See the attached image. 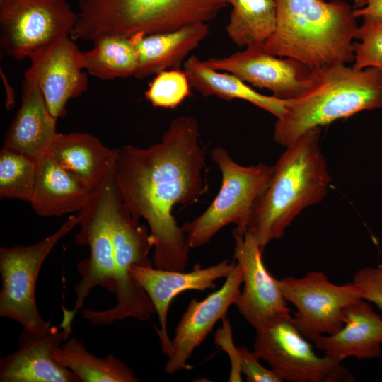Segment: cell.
Segmentation results:
<instances>
[{
  "label": "cell",
  "mask_w": 382,
  "mask_h": 382,
  "mask_svg": "<svg viewBox=\"0 0 382 382\" xmlns=\"http://www.w3.org/2000/svg\"><path fill=\"white\" fill-rule=\"evenodd\" d=\"M199 137L197 120L180 116L170 122L159 142L146 149L126 145L118 149L116 187L132 216L146 221L157 269L185 271L187 265L190 247L173 211L197 202L208 190Z\"/></svg>",
  "instance_id": "1"
},
{
  "label": "cell",
  "mask_w": 382,
  "mask_h": 382,
  "mask_svg": "<svg viewBox=\"0 0 382 382\" xmlns=\"http://www.w3.org/2000/svg\"><path fill=\"white\" fill-rule=\"evenodd\" d=\"M320 133V127L306 131L286 147L274 165L247 228L262 250L281 238L303 209L320 202L328 192L331 177L319 145Z\"/></svg>",
  "instance_id": "2"
},
{
  "label": "cell",
  "mask_w": 382,
  "mask_h": 382,
  "mask_svg": "<svg viewBox=\"0 0 382 382\" xmlns=\"http://www.w3.org/2000/svg\"><path fill=\"white\" fill-rule=\"evenodd\" d=\"M275 30L265 50L313 69L354 62L359 26L352 6L344 0H274Z\"/></svg>",
  "instance_id": "3"
},
{
  "label": "cell",
  "mask_w": 382,
  "mask_h": 382,
  "mask_svg": "<svg viewBox=\"0 0 382 382\" xmlns=\"http://www.w3.org/2000/svg\"><path fill=\"white\" fill-rule=\"evenodd\" d=\"M381 108L382 71L346 64L316 69L312 83L277 118L274 140L286 147L312 128Z\"/></svg>",
  "instance_id": "4"
},
{
  "label": "cell",
  "mask_w": 382,
  "mask_h": 382,
  "mask_svg": "<svg viewBox=\"0 0 382 382\" xmlns=\"http://www.w3.org/2000/svg\"><path fill=\"white\" fill-rule=\"evenodd\" d=\"M73 40L173 31L215 18L227 0H77Z\"/></svg>",
  "instance_id": "5"
},
{
  "label": "cell",
  "mask_w": 382,
  "mask_h": 382,
  "mask_svg": "<svg viewBox=\"0 0 382 382\" xmlns=\"http://www.w3.org/2000/svg\"><path fill=\"white\" fill-rule=\"evenodd\" d=\"M221 173V185L214 199L199 216L183 225L190 248L208 243L223 227L233 224L241 233L247 228L253 207L266 189L274 166H243L221 146L211 152Z\"/></svg>",
  "instance_id": "6"
},
{
  "label": "cell",
  "mask_w": 382,
  "mask_h": 382,
  "mask_svg": "<svg viewBox=\"0 0 382 382\" xmlns=\"http://www.w3.org/2000/svg\"><path fill=\"white\" fill-rule=\"evenodd\" d=\"M79 215H71L52 234L29 245L0 248V316L20 323L25 331L42 335L52 328L42 318L35 301L40 268L58 242L79 225Z\"/></svg>",
  "instance_id": "7"
},
{
  "label": "cell",
  "mask_w": 382,
  "mask_h": 382,
  "mask_svg": "<svg viewBox=\"0 0 382 382\" xmlns=\"http://www.w3.org/2000/svg\"><path fill=\"white\" fill-rule=\"evenodd\" d=\"M111 232L117 303L109 309L96 311L95 320L100 325L129 317L147 320L156 313L154 306L142 286L132 277L129 269L135 265L154 266L148 257L154 245L149 226L140 224L132 216L119 194L112 212Z\"/></svg>",
  "instance_id": "8"
},
{
  "label": "cell",
  "mask_w": 382,
  "mask_h": 382,
  "mask_svg": "<svg viewBox=\"0 0 382 382\" xmlns=\"http://www.w3.org/2000/svg\"><path fill=\"white\" fill-rule=\"evenodd\" d=\"M254 352L282 381L291 382L354 381L348 370L323 355L320 357L295 325L292 317L279 316L255 329Z\"/></svg>",
  "instance_id": "9"
},
{
  "label": "cell",
  "mask_w": 382,
  "mask_h": 382,
  "mask_svg": "<svg viewBox=\"0 0 382 382\" xmlns=\"http://www.w3.org/2000/svg\"><path fill=\"white\" fill-rule=\"evenodd\" d=\"M114 168L93 191L86 204L79 212L80 228L75 235V242L77 245H87L90 256L76 266L81 279L74 285L76 299L71 311L75 315L93 288L102 286L113 293L115 290L111 219L118 192L114 180Z\"/></svg>",
  "instance_id": "10"
},
{
  "label": "cell",
  "mask_w": 382,
  "mask_h": 382,
  "mask_svg": "<svg viewBox=\"0 0 382 382\" xmlns=\"http://www.w3.org/2000/svg\"><path fill=\"white\" fill-rule=\"evenodd\" d=\"M277 282L285 300L296 308L292 318L295 325L312 342L340 330L346 310L363 299L352 282L335 284L319 271H310L299 278L286 277Z\"/></svg>",
  "instance_id": "11"
},
{
  "label": "cell",
  "mask_w": 382,
  "mask_h": 382,
  "mask_svg": "<svg viewBox=\"0 0 382 382\" xmlns=\"http://www.w3.org/2000/svg\"><path fill=\"white\" fill-rule=\"evenodd\" d=\"M78 18L66 0H0V47L17 60L64 35Z\"/></svg>",
  "instance_id": "12"
},
{
  "label": "cell",
  "mask_w": 382,
  "mask_h": 382,
  "mask_svg": "<svg viewBox=\"0 0 382 382\" xmlns=\"http://www.w3.org/2000/svg\"><path fill=\"white\" fill-rule=\"evenodd\" d=\"M74 40L71 35L60 37L37 48L28 57L30 65L24 79L37 84L56 119L66 115L70 99L81 96L88 88L82 52Z\"/></svg>",
  "instance_id": "13"
},
{
  "label": "cell",
  "mask_w": 382,
  "mask_h": 382,
  "mask_svg": "<svg viewBox=\"0 0 382 382\" xmlns=\"http://www.w3.org/2000/svg\"><path fill=\"white\" fill-rule=\"evenodd\" d=\"M279 57L269 53L262 44L203 62L214 70L231 73L253 86L267 89L274 97L291 100L312 83L316 69L291 58Z\"/></svg>",
  "instance_id": "14"
},
{
  "label": "cell",
  "mask_w": 382,
  "mask_h": 382,
  "mask_svg": "<svg viewBox=\"0 0 382 382\" xmlns=\"http://www.w3.org/2000/svg\"><path fill=\"white\" fill-rule=\"evenodd\" d=\"M234 259L243 277V289L234 303L238 312L255 329L265 322L290 315V308L275 279L262 261V249L254 236L232 232Z\"/></svg>",
  "instance_id": "15"
},
{
  "label": "cell",
  "mask_w": 382,
  "mask_h": 382,
  "mask_svg": "<svg viewBox=\"0 0 382 382\" xmlns=\"http://www.w3.org/2000/svg\"><path fill=\"white\" fill-rule=\"evenodd\" d=\"M75 314L63 308L62 330L52 326L42 335L23 330L18 348L0 359L1 382H81L69 369L59 364L52 351L71 337Z\"/></svg>",
  "instance_id": "16"
},
{
  "label": "cell",
  "mask_w": 382,
  "mask_h": 382,
  "mask_svg": "<svg viewBox=\"0 0 382 382\" xmlns=\"http://www.w3.org/2000/svg\"><path fill=\"white\" fill-rule=\"evenodd\" d=\"M236 263L228 260L216 265L201 267L199 264L189 272L160 270L154 266L133 265L129 269L132 277L142 286L150 298L158 315L160 328H155L162 352L168 357L173 347L167 331V315L173 299L187 290L204 291L214 289L218 279L227 277Z\"/></svg>",
  "instance_id": "17"
},
{
  "label": "cell",
  "mask_w": 382,
  "mask_h": 382,
  "mask_svg": "<svg viewBox=\"0 0 382 382\" xmlns=\"http://www.w3.org/2000/svg\"><path fill=\"white\" fill-rule=\"evenodd\" d=\"M243 282V273L236 263L219 289L201 301L196 299L190 300L171 340L173 352L164 366L166 373L173 374L189 367L187 360L212 332L216 322L226 316L230 306L238 298Z\"/></svg>",
  "instance_id": "18"
},
{
  "label": "cell",
  "mask_w": 382,
  "mask_h": 382,
  "mask_svg": "<svg viewBox=\"0 0 382 382\" xmlns=\"http://www.w3.org/2000/svg\"><path fill=\"white\" fill-rule=\"evenodd\" d=\"M316 347L328 358L342 362L348 357L372 359L381 355L382 318L364 299L346 310L343 326L337 332L321 335Z\"/></svg>",
  "instance_id": "19"
},
{
  "label": "cell",
  "mask_w": 382,
  "mask_h": 382,
  "mask_svg": "<svg viewBox=\"0 0 382 382\" xmlns=\"http://www.w3.org/2000/svg\"><path fill=\"white\" fill-rule=\"evenodd\" d=\"M57 120L32 80L22 83L21 105L4 138L3 147L37 159L57 135Z\"/></svg>",
  "instance_id": "20"
},
{
  "label": "cell",
  "mask_w": 382,
  "mask_h": 382,
  "mask_svg": "<svg viewBox=\"0 0 382 382\" xmlns=\"http://www.w3.org/2000/svg\"><path fill=\"white\" fill-rule=\"evenodd\" d=\"M93 190L47 152L37 159L36 180L30 203L37 215L61 216L79 212Z\"/></svg>",
  "instance_id": "21"
},
{
  "label": "cell",
  "mask_w": 382,
  "mask_h": 382,
  "mask_svg": "<svg viewBox=\"0 0 382 382\" xmlns=\"http://www.w3.org/2000/svg\"><path fill=\"white\" fill-rule=\"evenodd\" d=\"M47 152L93 190L113 169L118 149H109L91 134L71 132L57 133Z\"/></svg>",
  "instance_id": "22"
},
{
  "label": "cell",
  "mask_w": 382,
  "mask_h": 382,
  "mask_svg": "<svg viewBox=\"0 0 382 382\" xmlns=\"http://www.w3.org/2000/svg\"><path fill=\"white\" fill-rule=\"evenodd\" d=\"M209 33L207 23H198L173 31L139 33L130 37L138 54V68L134 76L143 79L168 69H179L185 57Z\"/></svg>",
  "instance_id": "23"
},
{
  "label": "cell",
  "mask_w": 382,
  "mask_h": 382,
  "mask_svg": "<svg viewBox=\"0 0 382 382\" xmlns=\"http://www.w3.org/2000/svg\"><path fill=\"white\" fill-rule=\"evenodd\" d=\"M191 88L204 96H216L230 101L241 99L272 114L277 118L284 112L289 100L259 93L238 76L214 70L197 56H190L184 63V70Z\"/></svg>",
  "instance_id": "24"
},
{
  "label": "cell",
  "mask_w": 382,
  "mask_h": 382,
  "mask_svg": "<svg viewBox=\"0 0 382 382\" xmlns=\"http://www.w3.org/2000/svg\"><path fill=\"white\" fill-rule=\"evenodd\" d=\"M54 359L69 369L81 382H138L133 371L109 354L101 358L88 351L82 341L70 337L52 353Z\"/></svg>",
  "instance_id": "25"
},
{
  "label": "cell",
  "mask_w": 382,
  "mask_h": 382,
  "mask_svg": "<svg viewBox=\"0 0 382 382\" xmlns=\"http://www.w3.org/2000/svg\"><path fill=\"white\" fill-rule=\"evenodd\" d=\"M93 42L91 50L82 52L83 67L89 75L101 80L134 76L138 54L131 37L105 35Z\"/></svg>",
  "instance_id": "26"
},
{
  "label": "cell",
  "mask_w": 382,
  "mask_h": 382,
  "mask_svg": "<svg viewBox=\"0 0 382 382\" xmlns=\"http://www.w3.org/2000/svg\"><path fill=\"white\" fill-rule=\"evenodd\" d=\"M232 6L226 30L239 47L265 44L275 30L274 0H227Z\"/></svg>",
  "instance_id": "27"
},
{
  "label": "cell",
  "mask_w": 382,
  "mask_h": 382,
  "mask_svg": "<svg viewBox=\"0 0 382 382\" xmlns=\"http://www.w3.org/2000/svg\"><path fill=\"white\" fill-rule=\"evenodd\" d=\"M37 159L2 147L0 152V197L30 202L34 192Z\"/></svg>",
  "instance_id": "28"
},
{
  "label": "cell",
  "mask_w": 382,
  "mask_h": 382,
  "mask_svg": "<svg viewBox=\"0 0 382 382\" xmlns=\"http://www.w3.org/2000/svg\"><path fill=\"white\" fill-rule=\"evenodd\" d=\"M190 88L185 71L170 69L156 74L149 83L145 97L154 107L174 109L190 96Z\"/></svg>",
  "instance_id": "29"
},
{
  "label": "cell",
  "mask_w": 382,
  "mask_h": 382,
  "mask_svg": "<svg viewBox=\"0 0 382 382\" xmlns=\"http://www.w3.org/2000/svg\"><path fill=\"white\" fill-rule=\"evenodd\" d=\"M354 42V64L357 69L373 67L382 71V17L364 16Z\"/></svg>",
  "instance_id": "30"
},
{
  "label": "cell",
  "mask_w": 382,
  "mask_h": 382,
  "mask_svg": "<svg viewBox=\"0 0 382 382\" xmlns=\"http://www.w3.org/2000/svg\"><path fill=\"white\" fill-rule=\"evenodd\" d=\"M352 282L364 300L374 303L382 311V263L359 270Z\"/></svg>",
  "instance_id": "31"
},
{
  "label": "cell",
  "mask_w": 382,
  "mask_h": 382,
  "mask_svg": "<svg viewBox=\"0 0 382 382\" xmlns=\"http://www.w3.org/2000/svg\"><path fill=\"white\" fill-rule=\"evenodd\" d=\"M241 373L248 382H282L279 376L271 369H268L260 363V358L253 352L243 345L238 346Z\"/></svg>",
  "instance_id": "32"
},
{
  "label": "cell",
  "mask_w": 382,
  "mask_h": 382,
  "mask_svg": "<svg viewBox=\"0 0 382 382\" xmlns=\"http://www.w3.org/2000/svg\"><path fill=\"white\" fill-rule=\"evenodd\" d=\"M222 327L218 329L214 334V340L217 347H220L222 350L228 355L231 361V371L228 381H242L241 360L238 347H235L229 319L223 318Z\"/></svg>",
  "instance_id": "33"
},
{
  "label": "cell",
  "mask_w": 382,
  "mask_h": 382,
  "mask_svg": "<svg viewBox=\"0 0 382 382\" xmlns=\"http://www.w3.org/2000/svg\"><path fill=\"white\" fill-rule=\"evenodd\" d=\"M354 13L357 18L382 17V0H366L363 7L354 9Z\"/></svg>",
  "instance_id": "34"
},
{
  "label": "cell",
  "mask_w": 382,
  "mask_h": 382,
  "mask_svg": "<svg viewBox=\"0 0 382 382\" xmlns=\"http://www.w3.org/2000/svg\"><path fill=\"white\" fill-rule=\"evenodd\" d=\"M354 4V8H361L365 5L366 0H353Z\"/></svg>",
  "instance_id": "35"
}]
</instances>
